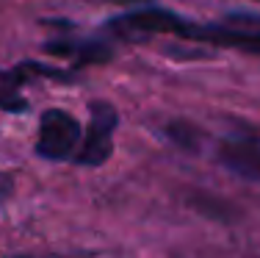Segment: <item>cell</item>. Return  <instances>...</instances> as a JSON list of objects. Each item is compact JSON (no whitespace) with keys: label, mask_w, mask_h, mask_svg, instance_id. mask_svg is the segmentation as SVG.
I'll return each instance as SVG.
<instances>
[{"label":"cell","mask_w":260,"mask_h":258,"mask_svg":"<svg viewBox=\"0 0 260 258\" xmlns=\"http://www.w3.org/2000/svg\"><path fill=\"white\" fill-rule=\"evenodd\" d=\"M22 78H25V70L22 67H17V70L6 72L0 70V108H6V111H25L28 103L20 97V83Z\"/></svg>","instance_id":"obj_6"},{"label":"cell","mask_w":260,"mask_h":258,"mask_svg":"<svg viewBox=\"0 0 260 258\" xmlns=\"http://www.w3.org/2000/svg\"><path fill=\"white\" fill-rule=\"evenodd\" d=\"M20 258H25V255H20Z\"/></svg>","instance_id":"obj_8"},{"label":"cell","mask_w":260,"mask_h":258,"mask_svg":"<svg viewBox=\"0 0 260 258\" xmlns=\"http://www.w3.org/2000/svg\"><path fill=\"white\" fill-rule=\"evenodd\" d=\"M80 142V122L70 111L50 108L39 120V139H36V153L47 161H61L67 158L75 145Z\"/></svg>","instance_id":"obj_1"},{"label":"cell","mask_w":260,"mask_h":258,"mask_svg":"<svg viewBox=\"0 0 260 258\" xmlns=\"http://www.w3.org/2000/svg\"><path fill=\"white\" fill-rule=\"evenodd\" d=\"M169 136L175 139L177 145H185V147H194V131H191L188 125H183V122H175V125H169Z\"/></svg>","instance_id":"obj_7"},{"label":"cell","mask_w":260,"mask_h":258,"mask_svg":"<svg viewBox=\"0 0 260 258\" xmlns=\"http://www.w3.org/2000/svg\"><path fill=\"white\" fill-rule=\"evenodd\" d=\"M219 161L235 175L257 181L260 178V139L257 136H233L219 147Z\"/></svg>","instance_id":"obj_4"},{"label":"cell","mask_w":260,"mask_h":258,"mask_svg":"<svg viewBox=\"0 0 260 258\" xmlns=\"http://www.w3.org/2000/svg\"><path fill=\"white\" fill-rule=\"evenodd\" d=\"M114 128H116V108L111 103H91V120H89V131H86L83 147L78 153V164H89V167H97L114 150Z\"/></svg>","instance_id":"obj_2"},{"label":"cell","mask_w":260,"mask_h":258,"mask_svg":"<svg viewBox=\"0 0 260 258\" xmlns=\"http://www.w3.org/2000/svg\"><path fill=\"white\" fill-rule=\"evenodd\" d=\"M185 20L180 14L169 9H141V11H130V14H122L111 22L114 31H122V34H183Z\"/></svg>","instance_id":"obj_3"},{"label":"cell","mask_w":260,"mask_h":258,"mask_svg":"<svg viewBox=\"0 0 260 258\" xmlns=\"http://www.w3.org/2000/svg\"><path fill=\"white\" fill-rule=\"evenodd\" d=\"M45 50L50 56H61V59H72L75 64H103L114 56L108 45L103 42H70V39H58V42H47Z\"/></svg>","instance_id":"obj_5"}]
</instances>
